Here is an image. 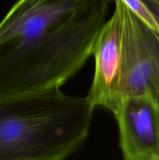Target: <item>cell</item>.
I'll return each instance as SVG.
<instances>
[{"instance_id": "obj_2", "label": "cell", "mask_w": 159, "mask_h": 160, "mask_svg": "<svg viewBox=\"0 0 159 160\" xmlns=\"http://www.w3.org/2000/svg\"><path fill=\"white\" fill-rule=\"evenodd\" d=\"M94 106L60 87L0 94V160H61L87 139Z\"/></svg>"}, {"instance_id": "obj_4", "label": "cell", "mask_w": 159, "mask_h": 160, "mask_svg": "<svg viewBox=\"0 0 159 160\" xmlns=\"http://www.w3.org/2000/svg\"><path fill=\"white\" fill-rule=\"evenodd\" d=\"M115 9L106 20L94 45L95 70L94 79L86 97L94 107L105 108L115 113L122 102L123 0H114Z\"/></svg>"}, {"instance_id": "obj_1", "label": "cell", "mask_w": 159, "mask_h": 160, "mask_svg": "<svg viewBox=\"0 0 159 160\" xmlns=\"http://www.w3.org/2000/svg\"><path fill=\"white\" fill-rule=\"evenodd\" d=\"M114 0H18L0 21V94L61 87L93 55Z\"/></svg>"}, {"instance_id": "obj_3", "label": "cell", "mask_w": 159, "mask_h": 160, "mask_svg": "<svg viewBox=\"0 0 159 160\" xmlns=\"http://www.w3.org/2000/svg\"><path fill=\"white\" fill-rule=\"evenodd\" d=\"M123 10L122 100L147 95L159 102V33L124 2Z\"/></svg>"}, {"instance_id": "obj_6", "label": "cell", "mask_w": 159, "mask_h": 160, "mask_svg": "<svg viewBox=\"0 0 159 160\" xmlns=\"http://www.w3.org/2000/svg\"><path fill=\"white\" fill-rule=\"evenodd\" d=\"M123 2L136 15L138 16L151 28L159 33V27L154 16L142 0H123Z\"/></svg>"}, {"instance_id": "obj_5", "label": "cell", "mask_w": 159, "mask_h": 160, "mask_svg": "<svg viewBox=\"0 0 159 160\" xmlns=\"http://www.w3.org/2000/svg\"><path fill=\"white\" fill-rule=\"evenodd\" d=\"M125 160H159V102L147 95L122 100L113 114Z\"/></svg>"}]
</instances>
